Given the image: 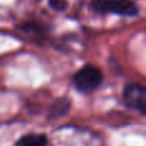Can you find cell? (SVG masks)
<instances>
[{
    "label": "cell",
    "mask_w": 146,
    "mask_h": 146,
    "mask_svg": "<svg viewBox=\"0 0 146 146\" xmlns=\"http://www.w3.org/2000/svg\"><path fill=\"white\" fill-rule=\"evenodd\" d=\"M73 86L76 90L83 94L95 91L103 82V72L96 66H83L73 74Z\"/></svg>",
    "instance_id": "1"
},
{
    "label": "cell",
    "mask_w": 146,
    "mask_h": 146,
    "mask_svg": "<svg viewBox=\"0 0 146 146\" xmlns=\"http://www.w3.org/2000/svg\"><path fill=\"white\" fill-rule=\"evenodd\" d=\"M92 10L103 14H118L126 17H136L140 10L137 4L132 0H91L90 3Z\"/></svg>",
    "instance_id": "2"
},
{
    "label": "cell",
    "mask_w": 146,
    "mask_h": 146,
    "mask_svg": "<svg viewBox=\"0 0 146 146\" xmlns=\"http://www.w3.org/2000/svg\"><path fill=\"white\" fill-rule=\"evenodd\" d=\"M123 101L129 109L146 114V90L140 83H129L123 88Z\"/></svg>",
    "instance_id": "3"
},
{
    "label": "cell",
    "mask_w": 146,
    "mask_h": 146,
    "mask_svg": "<svg viewBox=\"0 0 146 146\" xmlns=\"http://www.w3.org/2000/svg\"><path fill=\"white\" fill-rule=\"evenodd\" d=\"M71 108H72L71 100L67 96H62V98L56 99L50 105L48 111V119L49 121H58V119L66 117L69 113Z\"/></svg>",
    "instance_id": "4"
},
{
    "label": "cell",
    "mask_w": 146,
    "mask_h": 146,
    "mask_svg": "<svg viewBox=\"0 0 146 146\" xmlns=\"http://www.w3.org/2000/svg\"><path fill=\"white\" fill-rule=\"evenodd\" d=\"M46 145H48V136L44 133L25 135L15 144V146H46Z\"/></svg>",
    "instance_id": "5"
},
{
    "label": "cell",
    "mask_w": 146,
    "mask_h": 146,
    "mask_svg": "<svg viewBox=\"0 0 146 146\" xmlns=\"http://www.w3.org/2000/svg\"><path fill=\"white\" fill-rule=\"evenodd\" d=\"M19 28L27 33H35V35H42L45 32V26L36 22V21L22 23V25H19Z\"/></svg>",
    "instance_id": "6"
},
{
    "label": "cell",
    "mask_w": 146,
    "mask_h": 146,
    "mask_svg": "<svg viewBox=\"0 0 146 146\" xmlns=\"http://www.w3.org/2000/svg\"><path fill=\"white\" fill-rule=\"evenodd\" d=\"M49 5L53 8L54 10H58V12H62L67 8V0H49Z\"/></svg>",
    "instance_id": "7"
}]
</instances>
